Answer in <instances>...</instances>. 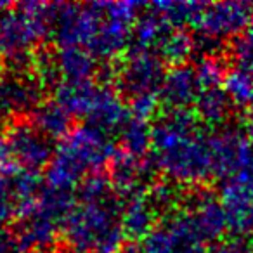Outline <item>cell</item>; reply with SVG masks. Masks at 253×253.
I'll return each mask as SVG.
<instances>
[{"instance_id": "obj_1", "label": "cell", "mask_w": 253, "mask_h": 253, "mask_svg": "<svg viewBox=\"0 0 253 253\" xmlns=\"http://www.w3.org/2000/svg\"><path fill=\"white\" fill-rule=\"evenodd\" d=\"M231 222L239 231L253 229V193L236 186L231 194Z\"/></svg>"}, {"instance_id": "obj_2", "label": "cell", "mask_w": 253, "mask_h": 253, "mask_svg": "<svg viewBox=\"0 0 253 253\" xmlns=\"http://www.w3.org/2000/svg\"><path fill=\"white\" fill-rule=\"evenodd\" d=\"M231 90L236 95V99L241 102H252L253 101V73L243 70L232 77L231 80Z\"/></svg>"}, {"instance_id": "obj_3", "label": "cell", "mask_w": 253, "mask_h": 253, "mask_svg": "<svg viewBox=\"0 0 253 253\" xmlns=\"http://www.w3.org/2000/svg\"><path fill=\"white\" fill-rule=\"evenodd\" d=\"M239 56L246 66L253 68V18L248 25V32L245 33L241 43H239Z\"/></svg>"}, {"instance_id": "obj_4", "label": "cell", "mask_w": 253, "mask_h": 253, "mask_svg": "<svg viewBox=\"0 0 253 253\" xmlns=\"http://www.w3.org/2000/svg\"><path fill=\"white\" fill-rule=\"evenodd\" d=\"M225 253H253V239H238L225 248Z\"/></svg>"}, {"instance_id": "obj_5", "label": "cell", "mask_w": 253, "mask_h": 253, "mask_svg": "<svg viewBox=\"0 0 253 253\" xmlns=\"http://www.w3.org/2000/svg\"><path fill=\"white\" fill-rule=\"evenodd\" d=\"M248 135H250V141H252V146H253V116L250 120V126H248Z\"/></svg>"}, {"instance_id": "obj_6", "label": "cell", "mask_w": 253, "mask_h": 253, "mask_svg": "<svg viewBox=\"0 0 253 253\" xmlns=\"http://www.w3.org/2000/svg\"><path fill=\"white\" fill-rule=\"evenodd\" d=\"M252 106H253V101H252Z\"/></svg>"}]
</instances>
